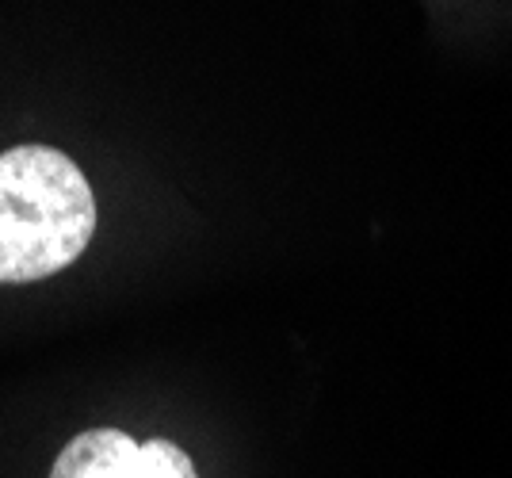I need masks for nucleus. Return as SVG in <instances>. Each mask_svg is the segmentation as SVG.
Instances as JSON below:
<instances>
[{
	"label": "nucleus",
	"mask_w": 512,
	"mask_h": 478,
	"mask_svg": "<svg viewBox=\"0 0 512 478\" xmlns=\"http://www.w3.org/2000/svg\"><path fill=\"white\" fill-rule=\"evenodd\" d=\"M96 230V199L85 173L50 146L0 153V283H31L62 272Z\"/></svg>",
	"instance_id": "obj_1"
},
{
	"label": "nucleus",
	"mask_w": 512,
	"mask_h": 478,
	"mask_svg": "<svg viewBox=\"0 0 512 478\" xmlns=\"http://www.w3.org/2000/svg\"><path fill=\"white\" fill-rule=\"evenodd\" d=\"M138 444L119 429H88L54 459L50 478H134Z\"/></svg>",
	"instance_id": "obj_2"
},
{
	"label": "nucleus",
	"mask_w": 512,
	"mask_h": 478,
	"mask_svg": "<svg viewBox=\"0 0 512 478\" xmlns=\"http://www.w3.org/2000/svg\"><path fill=\"white\" fill-rule=\"evenodd\" d=\"M134 478H195V463L172 440H150L138 448Z\"/></svg>",
	"instance_id": "obj_3"
}]
</instances>
